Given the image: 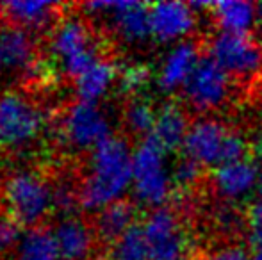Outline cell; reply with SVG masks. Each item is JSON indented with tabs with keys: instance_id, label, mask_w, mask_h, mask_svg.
<instances>
[{
	"instance_id": "836d02e7",
	"label": "cell",
	"mask_w": 262,
	"mask_h": 260,
	"mask_svg": "<svg viewBox=\"0 0 262 260\" xmlns=\"http://www.w3.org/2000/svg\"><path fill=\"white\" fill-rule=\"evenodd\" d=\"M255 193H257V196L262 200V173H260V178H259V184H257V191Z\"/></svg>"
},
{
	"instance_id": "e0dca14e",
	"label": "cell",
	"mask_w": 262,
	"mask_h": 260,
	"mask_svg": "<svg viewBox=\"0 0 262 260\" xmlns=\"http://www.w3.org/2000/svg\"><path fill=\"white\" fill-rule=\"evenodd\" d=\"M118 68L111 61L98 57L88 69H84L75 79L77 100L98 104L104 100L114 82H118Z\"/></svg>"
},
{
	"instance_id": "4dcf8cb0",
	"label": "cell",
	"mask_w": 262,
	"mask_h": 260,
	"mask_svg": "<svg viewBox=\"0 0 262 260\" xmlns=\"http://www.w3.org/2000/svg\"><path fill=\"white\" fill-rule=\"evenodd\" d=\"M198 260H248V253L241 246H225Z\"/></svg>"
},
{
	"instance_id": "9c48e42d",
	"label": "cell",
	"mask_w": 262,
	"mask_h": 260,
	"mask_svg": "<svg viewBox=\"0 0 262 260\" xmlns=\"http://www.w3.org/2000/svg\"><path fill=\"white\" fill-rule=\"evenodd\" d=\"M186 104L196 112L220 109L230 94V75L210 57H202L182 87Z\"/></svg>"
},
{
	"instance_id": "7402d4cb",
	"label": "cell",
	"mask_w": 262,
	"mask_h": 260,
	"mask_svg": "<svg viewBox=\"0 0 262 260\" xmlns=\"http://www.w3.org/2000/svg\"><path fill=\"white\" fill-rule=\"evenodd\" d=\"M52 232L36 226L27 228L14 250V260H59Z\"/></svg>"
},
{
	"instance_id": "83f0119b",
	"label": "cell",
	"mask_w": 262,
	"mask_h": 260,
	"mask_svg": "<svg viewBox=\"0 0 262 260\" xmlns=\"http://www.w3.org/2000/svg\"><path fill=\"white\" fill-rule=\"evenodd\" d=\"M171 175H173V184H175L177 187H191V185L196 184L198 178H200L202 166H198L196 162H193V160L184 157V159L179 160L177 166L173 168Z\"/></svg>"
},
{
	"instance_id": "d6a6232c",
	"label": "cell",
	"mask_w": 262,
	"mask_h": 260,
	"mask_svg": "<svg viewBox=\"0 0 262 260\" xmlns=\"http://www.w3.org/2000/svg\"><path fill=\"white\" fill-rule=\"evenodd\" d=\"M255 152H257V155H259V159H262V127H260V130H259V134H257Z\"/></svg>"
},
{
	"instance_id": "2e32d148",
	"label": "cell",
	"mask_w": 262,
	"mask_h": 260,
	"mask_svg": "<svg viewBox=\"0 0 262 260\" xmlns=\"http://www.w3.org/2000/svg\"><path fill=\"white\" fill-rule=\"evenodd\" d=\"M52 235L62 260H88L95 248V232L77 216L61 218L55 223Z\"/></svg>"
},
{
	"instance_id": "4316f807",
	"label": "cell",
	"mask_w": 262,
	"mask_h": 260,
	"mask_svg": "<svg viewBox=\"0 0 262 260\" xmlns=\"http://www.w3.org/2000/svg\"><path fill=\"white\" fill-rule=\"evenodd\" d=\"M21 235L24 233L20 232V225L9 214H0V255L16 250Z\"/></svg>"
},
{
	"instance_id": "8992f818",
	"label": "cell",
	"mask_w": 262,
	"mask_h": 260,
	"mask_svg": "<svg viewBox=\"0 0 262 260\" xmlns=\"http://www.w3.org/2000/svg\"><path fill=\"white\" fill-rule=\"evenodd\" d=\"M61 139L75 152H93L98 145L109 139V116L98 104L75 100L66 107L61 118Z\"/></svg>"
},
{
	"instance_id": "ac0fdd59",
	"label": "cell",
	"mask_w": 262,
	"mask_h": 260,
	"mask_svg": "<svg viewBox=\"0 0 262 260\" xmlns=\"http://www.w3.org/2000/svg\"><path fill=\"white\" fill-rule=\"evenodd\" d=\"M189 122L179 104H164L157 111L156 127L150 137L161 146L164 152H173L177 148H182L186 135L189 132Z\"/></svg>"
},
{
	"instance_id": "8fae6325",
	"label": "cell",
	"mask_w": 262,
	"mask_h": 260,
	"mask_svg": "<svg viewBox=\"0 0 262 260\" xmlns=\"http://www.w3.org/2000/svg\"><path fill=\"white\" fill-rule=\"evenodd\" d=\"M36 64V43L31 32L14 23H0V80L31 75Z\"/></svg>"
},
{
	"instance_id": "52a82bcc",
	"label": "cell",
	"mask_w": 262,
	"mask_h": 260,
	"mask_svg": "<svg viewBox=\"0 0 262 260\" xmlns=\"http://www.w3.org/2000/svg\"><path fill=\"white\" fill-rule=\"evenodd\" d=\"M148 260H187L191 244L179 214L169 207L150 210L141 225Z\"/></svg>"
},
{
	"instance_id": "ba28073f",
	"label": "cell",
	"mask_w": 262,
	"mask_h": 260,
	"mask_svg": "<svg viewBox=\"0 0 262 260\" xmlns=\"http://www.w3.org/2000/svg\"><path fill=\"white\" fill-rule=\"evenodd\" d=\"M209 57L230 77L248 79L262 68V49L250 34L216 32L209 41Z\"/></svg>"
},
{
	"instance_id": "5b68a950",
	"label": "cell",
	"mask_w": 262,
	"mask_h": 260,
	"mask_svg": "<svg viewBox=\"0 0 262 260\" xmlns=\"http://www.w3.org/2000/svg\"><path fill=\"white\" fill-rule=\"evenodd\" d=\"M50 56L68 77H77L98 59V45L88 21L70 14L54 25L49 38Z\"/></svg>"
},
{
	"instance_id": "30bf717a",
	"label": "cell",
	"mask_w": 262,
	"mask_h": 260,
	"mask_svg": "<svg viewBox=\"0 0 262 260\" xmlns=\"http://www.w3.org/2000/svg\"><path fill=\"white\" fill-rule=\"evenodd\" d=\"M230 130L214 118H200L191 123L182 145L184 157L202 168H217L223 164L225 143Z\"/></svg>"
},
{
	"instance_id": "9a60e30c",
	"label": "cell",
	"mask_w": 262,
	"mask_h": 260,
	"mask_svg": "<svg viewBox=\"0 0 262 260\" xmlns=\"http://www.w3.org/2000/svg\"><path fill=\"white\" fill-rule=\"evenodd\" d=\"M200 50L193 41H180L173 45L164 56L157 73L159 89L173 93L186 86L189 77L200 63Z\"/></svg>"
},
{
	"instance_id": "d4e9b609",
	"label": "cell",
	"mask_w": 262,
	"mask_h": 260,
	"mask_svg": "<svg viewBox=\"0 0 262 260\" xmlns=\"http://www.w3.org/2000/svg\"><path fill=\"white\" fill-rule=\"evenodd\" d=\"M54 195V210L59 212L62 218L73 216L77 207H80V195L79 189L68 180H61L52 187Z\"/></svg>"
},
{
	"instance_id": "cb8c5ba5",
	"label": "cell",
	"mask_w": 262,
	"mask_h": 260,
	"mask_svg": "<svg viewBox=\"0 0 262 260\" xmlns=\"http://www.w3.org/2000/svg\"><path fill=\"white\" fill-rule=\"evenodd\" d=\"M109 260H148V246L141 226H134L121 239L111 244Z\"/></svg>"
},
{
	"instance_id": "ffe728a7",
	"label": "cell",
	"mask_w": 262,
	"mask_h": 260,
	"mask_svg": "<svg viewBox=\"0 0 262 260\" xmlns=\"http://www.w3.org/2000/svg\"><path fill=\"white\" fill-rule=\"evenodd\" d=\"M2 7L14 25L32 32L49 27L57 16L59 6L47 0H11Z\"/></svg>"
},
{
	"instance_id": "4fadbf2b",
	"label": "cell",
	"mask_w": 262,
	"mask_h": 260,
	"mask_svg": "<svg viewBox=\"0 0 262 260\" xmlns=\"http://www.w3.org/2000/svg\"><path fill=\"white\" fill-rule=\"evenodd\" d=\"M109 21L111 31L125 45H141L152 36L150 31V6L141 2H107L102 14Z\"/></svg>"
},
{
	"instance_id": "3957f363",
	"label": "cell",
	"mask_w": 262,
	"mask_h": 260,
	"mask_svg": "<svg viewBox=\"0 0 262 260\" xmlns=\"http://www.w3.org/2000/svg\"><path fill=\"white\" fill-rule=\"evenodd\" d=\"M166 153L152 137H145L132 153V196L141 207H164L173 191V175Z\"/></svg>"
},
{
	"instance_id": "6da1fadb",
	"label": "cell",
	"mask_w": 262,
	"mask_h": 260,
	"mask_svg": "<svg viewBox=\"0 0 262 260\" xmlns=\"http://www.w3.org/2000/svg\"><path fill=\"white\" fill-rule=\"evenodd\" d=\"M132 153L128 143L118 135H111L91 152L79 187L84 210L100 212L123 200L125 193L132 189Z\"/></svg>"
},
{
	"instance_id": "5bb4252c",
	"label": "cell",
	"mask_w": 262,
	"mask_h": 260,
	"mask_svg": "<svg viewBox=\"0 0 262 260\" xmlns=\"http://www.w3.org/2000/svg\"><path fill=\"white\" fill-rule=\"evenodd\" d=\"M260 173L259 164L246 157L237 162L214 168L212 185L217 196L223 198L225 201H239L257 191Z\"/></svg>"
},
{
	"instance_id": "44dd1931",
	"label": "cell",
	"mask_w": 262,
	"mask_h": 260,
	"mask_svg": "<svg viewBox=\"0 0 262 260\" xmlns=\"http://www.w3.org/2000/svg\"><path fill=\"white\" fill-rule=\"evenodd\" d=\"M136 208L130 201L120 200L109 207L102 208L95 219V230L97 235L105 243H116L118 239L134 228Z\"/></svg>"
},
{
	"instance_id": "7c38bea8",
	"label": "cell",
	"mask_w": 262,
	"mask_h": 260,
	"mask_svg": "<svg viewBox=\"0 0 262 260\" xmlns=\"http://www.w3.org/2000/svg\"><path fill=\"white\" fill-rule=\"evenodd\" d=\"M196 25V13L187 2L162 0L150 6V31L159 43L186 41Z\"/></svg>"
},
{
	"instance_id": "f1b7e54d",
	"label": "cell",
	"mask_w": 262,
	"mask_h": 260,
	"mask_svg": "<svg viewBox=\"0 0 262 260\" xmlns=\"http://www.w3.org/2000/svg\"><path fill=\"white\" fill-rule=\"evenodd\" d=\"M246 226H248V235L252 246H260L262 244V200L259 198L253 201L246 214Z\"/></svg>"
},
{
	"instance_id": "7a4b0ae2",
	"label": "cell",
	"mask_w": 262,
	"mask_h": 260,
	"mask_svg": "<svg viewBox=\"0 0 262 260\" xmlns=\"http://www.w3.org/2000/svg\"><path fill=\"white\" fill-rule=\"evenodd\" d=\"M47 114L21 91H0V150L24 152L43 135Z\"/></svg>"
},
{
	"instance_id": "1f68e13d",
	"label": "cell",
	"mask_w": 262,
	"mask_h": 260,
	"mask_svg": "<svg viewBox=\"0 0 262 260\" xmlns=\"http://www.w3.org/2000/svg\"><path fill=\"white\" fill-rule=\"evenodd\" d=\"M248 260H262V244L260 246H252V253L248 255Z\"/></svg>"
},
{
	"instance_id": "d6986e66",
	"label": "cell",
	"mask_w": 262,
	"mask_h": 260,
	"mask_svg": "<svg viewBox=\"0 0 262 260\" xmlns=\"http://www.w3.org/2000/svg\"><path fill=\"white\" fill-rule=\"evenodd\" d=\"M210 11L220 31L234 34H248L260 16L259 6L248 0H220Z\"/></svg>"
},
{
	"instance_id": "277c9868",
	"label": "cell",
	"mask_w": 262,
	"mask_h": 260,
	"mask_svg": "<svg viewBox=\"0 0 262 260\" xmlns=\"http://www.w3.org/2000/svg\"><path fill=\"white\" fill-rule=\"evenodd\" d=\"M2 196L9 216L27 228H36L54 208L52 185L32 170H16L4 180Z\"/></svg>"
},
{
	"instance_id": "f546056e",
	"label": "cell",
	"mask_w": 262,
	"mask_h": 260,
	"mask_svg": "<svg viewBox=\"0 0 262 260\" xmlns=\"http://www.w3.org/2000/svg\"><path fill=\"white\" fill-rule=\"evenodd\" d=\"M216 223L220 226V230L225 232H235L241 225V216L235 210L232 205H225L216 212Z\"/></svg>"
},
{
	"instance_id": "484cf974",
	"label": "cell",
	"mask_w": 262,
	"mask_h": 260,
	"mask_svg": "<svg viewBox=\"0 0 262 260\" xmlns=\"http://www.w3.org/2000/svg\"><path fill=\"white\" fill-rule=\"evenodd\" d=\"M150 72L145 64H127L118 73V87L121 93L134 94L148 84Z\"/></svg>"
},
{
	"instance_id": "e575fe53",
	"label": "cell",
	"mask_w": 262,
	"mask_h": 260,
	"mask_svg": "<svg viewBox=\"0 0 262 260\" xmlns=\"http://www.w3.org/2000/svg\"><path fill=\"white\" fill-rule=\"evenodd\" d=\"M260 16H262V14H260Z\"/></svg>"
},
{
	"instance_id": "603a6c76",
	"label": "cell",
	"mask_w": 262,
	"mask_h": 260,
	"mask_svg": "<svg viewBox=\"0 0 262 260\" xmlns=\"http://www.w3.org/2000/svg\"><path fill=\"white\" fill-rule=\"evenodd\" d=\"M157 111L152 104L143 98H134L127 104L123 111V123L127 130L134 135H146L150 137L156 127Z\"/></svg>"
}]
</instances>
